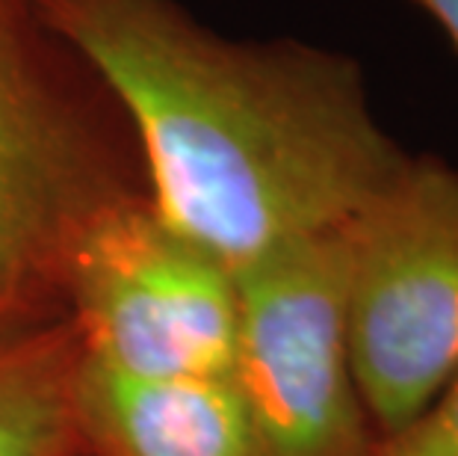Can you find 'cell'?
<instances>
[{"instance_id": "obj_1", "label": "cell", "mask_w": 458, "mask_h": 456, "mask_svg": "<svg viewBox=\"0 0 458 456\" xmlns=\"http://www.w3.org/2000/svg\"><path fill=\"white\" fill-rule=\"evenodd\" d=\"M36 4L122 101L151 205L231 273L346 228L411 160L344 51L228 39L181 0Z\"/></svg>"}, {"instance_id": "obj_2", "label": "cell", "mask_w": 458, "mask_h": 456, "mask_svg": "<svg viewBox=\"0 0 458 456\" xmlns=\"http://www.w3.org/2000/svg\"><path fill=\"white\" fill-rule=\"evenodd\" d=\"M142 196V149L110 83L36 0H0V338L63 317L77 240Z\"/></svg>"}, {"instance_id": "obj_3", "label": "cell", "mask_w": 458, "mask_h": 456, "mask_svg": "<svg viewBox=\"0 0 458 456\" xmlns=\"http://www.w3.org/2000/svg\"><path fill=\"white\" fill-rule=\"evenodd\" d=\"M346 341L376 439L458 374V167L411 154L346 226Z\"/></svg>"}, {"instance_id": "obj_4", "label": "cell", "mask_w": 458, "mask_h": 456, "mask_svg": "<svg viewBox=\"0 0 458 456\" xmlns=\"http://www.w3.org/2000/svg\"><path fill=\"white\" fill-rule=\"evenodd\" d=\"M65 314L83 356L131 376H233L237 276L165 222L151 196L122 202L68 258Z\"/></svg>"}, {"instance_id": "obj_5", "label": "cell", "mask_w": 458, "mask_h": 456, "mask_svg": "<svg viewBox=\"0 0 458 456\" xmlns=\"http://www.w3.org/2000/svg\"><path fill=\"white\" fill-rule=\"evenodd\" d=\"M346 228L237 270V383L260 456H367L376 442L346 341Z\"/></svg>"}, {"instance_id": "obj_6", "label": "cell", "mask_w": 458, "mask_h": 456, "mask_svg": "<svg viewBox=\"0 0 458 456\" xmlns=\"http://www.w3.org/2000/svg\"><path fill=\"white\" fill-rule=\"evenodd\" d=\"M81 456H260L233 376H131L81 358Z\"/></svg>"}, {"instance_id": "obj_7", "label": "cell", "mask_w": 458, "mask_h": 456, "mask_svg": "<svg viewBox=\"0 0 458 456\" xmlns=\"http://www.w3.org/2000/svg\"><path fill=\"white\" fill-rule=\"evenodd\" d=\"M81 332L68 314L0 338V456H81Z\"/></svg>"}, {"instance_id": "obj_8", "label": "cell", "mask_w": 458, "mask_h": 456, "mask_svg": "<svg viewBox=\"0 0 458 456\" xmlns=\"http://www.w3.org/2000/svg\"><path fill=\"white\" fill-rule=\"evenodd\" d=\"M367 456H458V374L414 421L378 435Z\"/></svg>"}, {"instance_id": "obj_9", "label": "cell", "mask_w": 458, "mask_h": 456, "mask_svg": "<svg viewBox=\"0 0 458 456\" xmlns=\"http://www.w3.org/2000/svg\"><path fill=\"white\" fill-rule=\"evenodd\" d=\"M414 6H420L423 13L446 33L458 51V0H411Z\"/></svg>"}]
</instances>
